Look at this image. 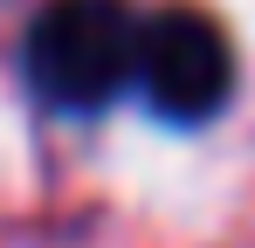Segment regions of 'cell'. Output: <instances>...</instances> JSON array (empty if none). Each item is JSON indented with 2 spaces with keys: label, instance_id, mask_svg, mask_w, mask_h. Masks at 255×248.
Returning a JSON list of instances; mask_svg holds the SVG:
<instances>
[{
  "label": "cell",
  "instance_id": "6da1fadb",
  "mask_svg": "<svg viewBox=\"0 0 255 248\" xmlns=\"http://www.w3.org/2000/svg\"><path fill=\"white\" fill-rule=\"evenodd\" d=\"M145 21L118 0H55L28 28V83L55 111H104L125 83H138Z\"/></svg>",
  "mask_w": 255,
  "mask_h": 248
},
{
  "label": "cell",
  "instance_id": "7a4b0ae2",
  "mask_svg": "<svg viewBox=\"0 0 255 248\" xmlns=\"http://www.w3.org/2000/svg\"><path fill=\"white\" fill-rule=\"evenodd\" d=\"M138 90L145 104L172 124H200L228 104L235 90V48L221 21L200 7H166L145 21V55H138Z\"/></svg>",
  "mask_w": 255,
  "mask_h": 248
}]
</instances>
